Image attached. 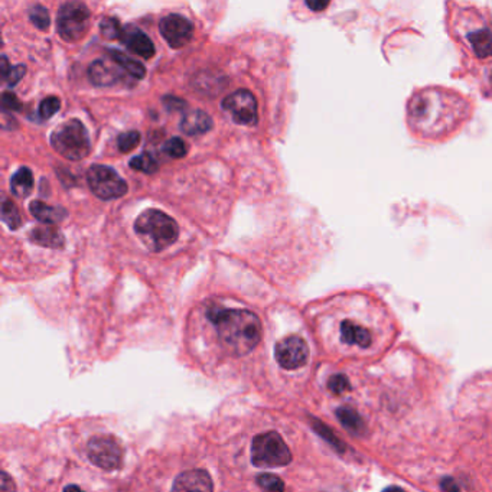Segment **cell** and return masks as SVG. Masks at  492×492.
Returning <instances> with one entry per match:
<instances>
[{"label": "cell", "instance_id": "obj_1", "mask_svg": "<svg viewBox=\"0 0 492 492\" xmlns=\"http://www.w3.org/2000/svg\"><path fill=\"white\" fill-rule=\"evenodd\" d=\"M471 112V103L458 91L426 87L410 97L407 123L420 139L443 140L464 125Z\"/></svg>", "mask_w": 492, "mask_h": 492}, {"label": "cell", "instance_id": "obj_2", "mask_svg": "<svg viewBox=\"0 0 492 492\" xmlns=\"http://www.w3.org/2000/svg\"><path fill=\"white\" fill-rule=\"evenodd\" d=\"M208 318L217 328L221 345L227 353L241 357L253 351L261 340V322L250 310L211 308Z\"/></svg>", "mask_w": 492, "mask_h": 492}, {"label": "cell", "instance_id": "obj_3", "mask_svg": "<svg viewBox=\"0 0 492 492\" xmlns=\"http://www.w3.org/2000/svg\"><path fill=\"white\" fill-rule=\"evenodd\" d=\"M137 237L150 252H162L178 240L179 227L168 214L159 209H146L134 222Z\"/></svg>", "mask_w": 492, "mask_h": 492}, {"label": "cell", "instance_id": "obj_4", "mask_svg": "<svg viewBox=\"0 0 492 492\" xmlns=\"http://www.w3.org/2000/svg\"><path fill=\"white\" fill-rule=\"evenodd\" d=\"M51 145L65 159L81 161L89 156L90 136L82 123L77 118L64 121L51 134Z\"/></svg>", "mask_w": 492, "mask_h": 492}, {"label": "cell", "instance_id": "obj_5", "mask_svg": "<svg viewBox=\"0 0 492 492\" xmlns=\"http://www.w3.org/2000/svg\"><path fill=\"white\" fill-rule=\"evenodd\" d=\"M252 462L258 468L286 466L292 462V452L277 432L261 433L253 439Z\"/></svg>", "mask_w": 492, "mask_h": 492}, {"label": "cell", "instance_id": "obj_6", "mask_svg": "<svg viewBox=\"0 0 492 492\" xmlns=\"http://www.w3.org/2000/svg\"><path fill=\"white\" fill-rule=\"evenodd\" d=\"M90 25V10L81 2L64 3L57 16V30L67 42L81 39Z\"/></svg>", "mask_w": 492, "mask_h": 492}, {"label": "cell", "instance_id": "obj_7", "mask_svg": "<svg viewBox=\"0 0 492 492\" xmlns=\"http://www.w3.org/2000/svg\"><path fill=\"white\" fill-rule=\"evenodd\" d=\"M87 182L93 194L104 201L121 198L128 192L126 181L110 166L93 165L87 170Z\"/></svg>", "mask_w": 492, "mask_h": 492}, {"label": "cell", "instance_id": "obj_8", "mask_svg": "<svg viewBox=\"0 0 492 492\" xmlns=\"http://www.w3.org/2000/svg\"><path fill=\"white\" fill-rule=\"evenodd\" d=\"M87 453L90 461L104 471H114L123 462V448L113 436H94L87 446Z\"/></svg>", "mask_w": 492, "mask_h": 492}, {"label": "cell", "instance_id": "obj_9", "mask_svg": "<svg viewBox=\"0 0 492 492\" xmlns=\"http://www.w3.org/2000/svg\"><path fill=\"white\" fill-rule=\"evenodd\" d=\"M222 109L231 116V118L241 126L257 125V101L249 90H238L227 96L222 101Z\"/></svg>", "mask_w": 492, "mask_h": 492}, {"label": "cell", "instance_id": "obj_10", "mask_svg": "<svg viewBox=\"0 0 492 492\" xmlns=\"http://www.w3.org/2000/svg\"><path fill=\"white\" fill-rule=\"evenodd\" d=\"M276 360L285 370H297L304 367L309 358V348L304 338L290 335L279 341L274 348Z\"/></svg>", "mask_w": 492, "mask_h": 492}, {"label": "cell", "instance_id": "obj_11", "mask_svg": "<svg viewBox=\"0 0 492 492\" xmlns=\"http://www.w3.org/2000/svg\"><path fill=\"white\" fill-rule=\"evenodd\" d=\"M162 37L172 48L185 46L194 35V25L181 15H168L159 25Z\"/></svg>", "mask_w": 492, "mask_h": 492}, {"label": "cell", "instance_id": "obj_12", "mask_svg": "<svg viewBox=\"0 0 492 492\" xmlns=\"http://www.w3.org/2000/svg\"><path fill=\"white\" fill-rule=\"evenodd\" d=\"M214 485L209 473L202 469H191L177 477L172 492H213Z\"/></svg>", "mask_w": 492, "mask_h": 492}, {"label": "cell", "instance_id": "obj_13", "mask_svg": "<svg viewBox=\"0 0 492 492\" xmlns=\"http://www.w3.org/2000/svg\"><path fill=\"white\" fill-rule=\"evenodd\" d=\"M120 41L125 44L133 54L142 57L145 60H150L155 57V45L152 42V39L148 37V35L140 30L139 28L129 25L125 29H123V35Z\"/></svg>", "mask_w": 492, "mask_h": 492}, {"label": "cell", "instance_id": "obj_14", "mask_svg": "<svg viewBox=\"0 0 492 492\" xmlns=\"http://www.w3.org/2000/svg\"><path fill=\"white\" fill-rule=\"evenodd\" d=\"M341 341L346 345H355L360 348H368L373 344V332L365 325L355 319L345 318L340 325Z\"/></svg>", "mask_w": 492, "mask_h": 492}, {"label": "cell", "instance_id": "obj_15", "mask_svg": "<svg viewBox=\"0 0 492 492\" xmlns=\"http://www.w3.org/2000/svg\"><path fill=\"white\" fill-rule=\"evenodd\" d=\"M213 125V118H211L208 113L202 110H192L184 116L181 121V129L189 136H198L209 132Z\"/></svg>", "mask_w": 492, "mask_h": 492}, {"label": "cell", "instance_id": "obj_16", "mask_svg": "<svg viewBox=\"0 0 492 492\" xmlns=\"http://www.w3.org/2000/svg\"><path fill=\"white\" fill-rule=\"evenodd\" d=\"M471 49L478 58L485 60L492 57V30L488 28H478L468 33Z\"/></svg>", "mask_w": 492, "mask_h": 492}, {"label": "cell", "instance_id": "obj_17", "mask_svg": "<svg viewBox=\"0 0 492 492\" xmlns=\"http://www.w3.org/2000/svg\"><path fill=\"white\" fill-rule=\"evenodd\" d=\"M89 77L93 84L98 87H109L117 82L120 76L116 69L104 60L94 61L89 68Z\"/></svg>", "mask_w": 492, "mask_h": 492}, {"label": "cell", "instance_id": "obj_18", "mask_svg": "<svg viewBox=\"0 0 492 492\" xmlns=\"http://www.w3.org/2000/svg\"><path fill=\"white\" fill-rule=\"evenodd\" d=\"M30 214L45 224H58L67 217V211L61 207H52L42 201H33L29 207Z\"/></svg>", "mask_w": 492, "mask_h": 492}, {"label": "cell", "instance_id": "obj_19", "mask_svg": "<svg viewBox=\"0 0 492 492\" xmlns=\"http://www.w3.org/2000/svg\"><path fill=\"white\" fill-rule=\"evenodd\" d=\"M29 237L33 243L44 245V247H48V249H61L65 243L64 234L60 230H55V228H52V227L33 228Z\"/></svg>", "mask_w": 492, "mask_h": 492}, {"label": "cell", "instance_id": "obj_20", "mask_svg": "<svg viewBox=\"0 0 492 492\" xmlns=\"http://www.w3.org/2000/svg\"><path fill=\"white\" fill-rule=\"evenodd\" d=\"M337 417L341 421V425L349 433L357 434V436H361L365 433V423L355 409L349 407V406H342L337 410Z\"/></svg>", "mask_w": 492, "mask_h": 492}, {"label": "cell", "instance_id": "obj_21", "mask_svg": "<svg viewBox=\"0 0 492 492\" xmlns=\"http://www.w3.org/2000/svg\"><path fill=\"white\" fill-rule=\"evenodd\" d=\"M33 189V175L29 168H21L17 169L13 177L10 178V191L12 194L19 197V198H26Z\"/></svg>", "mask_w": 492, "mask_h": 492}, {"label": "cell", "instance_id": "obj_22", "mask_svg": "<svg viewBox=\"0 0 492 492\" xmlns=\"http://www.w3.org/2000/svg\"><path fill=\"white\" fill-rule=\"evenodd\" d=\"M109 54L112 57V60L118 65L121 67L125 71L132 76L133 78L136 80H142L145 76H146V68L142 62H139L133 58H129L128 55L123 54V52L117 51V49H110L109 51Z\"/></svg>", "mask_w": 492, "mask_h": 492}, {"label": "cell", "instance_id": "obj_23", "mask_svg": "<svg viewBox=\"0 0 492 492\" xmlns=\"http://www.w3.org/2000/svg\"><path fill=\"white\" fill-rule=\"evenodd\" d=\"M310 425H312V428L315 429V432L318 433V434L324 439V441H326L337 452H340V453H344V452H345V449H346L345 443L341 441L340 437H337V434L333 433L326 425H324L321 420L312 419V420H310Z\"/></svg>", "mask_w": 492, "mask_h": 492}, {"label": "cell", "instance_id": "obj_24", "mask_svg": "<svg viewBox=\"0 0 492 492\" xmlns=\"http://www.w3.org/2000/svg\"><path fill=\"white\" fill-rule=\"evenodd\" d=\"M2 218L10 230H17V228L22 225L19 209H17L15 202H12L8 198H5L2 202Z\"/></svg>", "mask_w": 492, "mask_h": 492}, {"label": "cell", "instance_id": "obj_25", "mask_svg": "<svg viewBox=\"0 0 492 492\" xmlns=\"http://www.w3.org/2000/svg\"><path fill=\"white\" fill-rule=\"evenodd\" d=\"M130 168L134 169V170L143 172L146 175H152V173L157 172V169H159V165H157L156 159L152 155L142 153L140 156L133 157V159L130 161Z\"/></svg>", "mask_w": 492, "mask_h": 492}, {"label": "cell", "instance_id": "obj_26", "mask_svg": "<svg viewBox=\"0 0 492 492\" xmlns=\"http://www.w3.org/2000/svg\"><path fill=\"white\" fill-rule=\"evenodd\" d=\"M123 28L114 17H104L100 22V32L105 39H120L123 35Z\"/></svg>", "mask_w": 492, "mask_h": 492}, {"label": "cell", "instance_id": "obj_27", "mask_svg": "<svg viewBox=\"0 0 492 492\" xmlns=\"http://www.w3.org/2000/svg\"><path fill=\"white\" fill-rule=\"evenodd\" d=\"M257 485L266 492H285V482L273 473H261L257 477Z\"/></svg>", "mask_w": 492, "mask_h": 492}, {"label": "cell", "instance_id": "obj_28", "mask_svg": "<svg viewBox=\"0 0 492 492\" xmlns=\"http://www.w3.org/2000/svg\"><path fill=\"white\" fill-rule=\"evenodd\" d=\"M139 143H140V133L136 130L123 133L117 139V148L121 153L132 152L134 148H137Z\"/></svg>", "mask_w": 492, "mask_h": 492}, {"label": "cell", "instance_id": "obj_29", "mask_svg": "<svg viewBox=\"0 0 492 492\" xmlns=\"http://www.w3.org/2000/svg\"><path fill=\"white\" fill-rule=\"evenodd\" d=\"M186 143L184 142V140L181 137H173V139H169L168 142L165 143L164 146V150L168 156L173 157V159H181V157H184L186 155Z\"/></svg>", "mask_w": 492, "mask_h": 492}, {"label": "cell", "instance_id": "obj_30", "mask_svg": "<svg viewBox=\"0 0 492 492\" xmlns=\"http://www.w3.org/2000/svg\"><path fill=\"white\" fill-rule=\"evenodd\" d=\"M29 17H30L32 24L37 26L38 29H41V30H46L48 29V26H49V12L44 6H41V5L33 6L30 9Z\"/></svg>", "mask_w": 492, "mask_h": 492}, {"label": "cell", "instance_id": "obj_31", "mask_svg": "<svg viewBox=\"0 0 492 492\" xmlns=\"http://www.w3.org/2000/svg\"><path fill=\"white\" fill-rule=\"evenodd\" d=\"M328 389L332 394L341 396V394L351 390V384H349V380L344 374H335L328 380Z\"/></svg>", "mask_w": 492, "mask_h": 492}, {"label": "cell", "instance_id": "obj_32", "mask_svg": "<svg viewBox=\"0 0 492 492\" xmlns=\"http://www.w3.org/2000/svg\"><path fill=\"white\" fill-rule=\"evenodd\" d=\"M60 107H61V103L57 97L54 96L46 97L39 104V116L41 118H51L60 110Z\"/></svg>", "mask_w": 492, "mask_h": 492}, {"label": "cell", "instance_id": "obj_33", "mask_svg": "<svg viewBox=\"0 0 492 492\" xmlns=\"http://www.w3.org/2000/svg\"><path fill=\"white\" fill-rule=\"evenodd\" d=\"M25 73H26V68L24 65H16L9 69V73L6 74V77L3 80L6 81L8 85H16L22 80Z\"/></svg>", "mask_w": 492, "mask_h": 492}, {"label": "cell", "instance_id": "obj_34", "mask_svg": "<svg viewBox=\"0 0 492 492\" xmlns=\"http://www.w3.org/2000/svg\"><path fill=\"white\" fill-rule=\"evenodd\" d=\"M2 101H3L5 107L9 109V110H19L21 109V103H19V100H17V97L13 93H9V91L5 93Z\"/></svg>", "mask_w": 492, "mask_h": 492}, {"label": "cell", "instance_id": "obj_35", "mask_svg": "<svg viewBox=\"0 0 492 492\" xmlns=\"http://www.w3.org/2000/svg\"><path fill=\"white\" fill-rule=\"evenodd\" d=\"M441 488L443 492H459V486L453 478H443L441 481Z\"/></svg>", "mask_w": 492, "mask_h": 492}, {"label": "cell", "instance_id": "obj_36", "mask_svg": "<svg viewBox=\"0 0 492 492\" xmlns=\"http://www.w3.org/2000/svg\"><path fill=\"white\" fill-rule=\"evenodd\" d=\"M2 492H16L15 482L6 472L2 473Z\"/></svg>", "mask_w": 492, "mask_h": 492}, {"label": "cell", "instance_id": "obj_37", "mask_svg": "<svg viewBox=\"0 0 492 492\" xmlns=\"http://www.w3.org/2000/svg\"><path fill=\"white\" fill-rule=\"evenodd\" d=\"M165 104H166V107L170 109V110H179V109L184 107L186 103H184L182 100L175 98V97H166L165 98Z\"/></svg>", "mask_w": 492, "mask_h": 492}, {"label": "cell", "instance_id": "obj_38", "mask_svg": "<svg viewBox=\"0 0 492 492\" xmlns=\"http://www.w3.org/2000/svg\"><path fill=\"white\" fill-rule=\"evenodd\" d=\"M306 6L315 12H319L328 6V2H306Z\"/></svg>", "mask_w": 492, "mask_h": 492}, {"label": "cell", "instance_id": "obj_39", "mask_svg": "<svg viewBox=\"0 0 492 492\" xmlns=\"http://www.w3.org/2000/svg\"><path fill=\"white\" fill-rule=\"evenodd\" d=\"M12 67H9V62H8V58L6 57H2V77L5 78L6 77V74L9 73V69H10Z\"/></svg>", "mask_w": 492, "mask_h": 492}, {"label": "cell", "instance_id": "obj_40", "mask_svg": "<svg viewBox=\"0 0 492 492\" xmlns=\"http://www.w3.org/2000/svg\"><path fill=\"white\" fill-rule=\"evenodd\" d=\"M383 492H404V489H403V488H400V486H394V485H392V486H387V488H385Z\"/></svg>", "mask_w": 492, "mask_h": 492}, {"label": "cell", "instance_id": "obj_41", "mask_svg": "<svg viewBox=\"0 0 492 492\" xmlns=\"http://www.w3.org/2000/svg\"><path fill=\"white\" fill-rule=\"evenodd\" d=\"M64 492H84L81 488H78L77 485H69L64 489Z\"/></svg>", "mask_w": 492, "mask_h": 492}]
</instances>
